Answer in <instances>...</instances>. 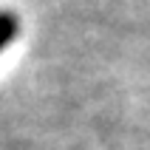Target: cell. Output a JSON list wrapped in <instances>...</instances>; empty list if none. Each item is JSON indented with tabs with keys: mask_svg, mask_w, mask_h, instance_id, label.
I'll return each instance as SVG.
<instances>
[{
	"mask_svg": "<svg viewBox=\"0 0 150 150\" xmlns=\"http://www.w3.org/2000/svg\"><path fill=\"white\" fill-rule=\"evenodd\" d=\"M20 31V20L14 11H0V51H6Z\"/></svg>",
	"mask_w": 150,
	"mask_h": 150,
	"instance_id": "6da1fadb",
	"label": "cell"
}]
</instances>
